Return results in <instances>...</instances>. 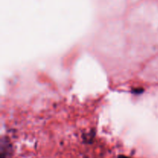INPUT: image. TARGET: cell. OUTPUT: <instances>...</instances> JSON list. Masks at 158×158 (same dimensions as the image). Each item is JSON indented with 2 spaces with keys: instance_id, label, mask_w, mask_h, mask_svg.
<instances>
[{
  "instance_id": "1",
  "label": "cell",
  "mask_w": 158,
  "mask_h": 158,
  "mask_svg": "<svg viewBox=\"0 0 158 158\" xmlns=\"http://www.w3.org/2000/svg\"><path fill=\"white\" fill-rule=\"evenodd\" d=\"M118 158H131V157H127V156H124V155H120V156H119Z\"/></svg>"
}]
</instances>
